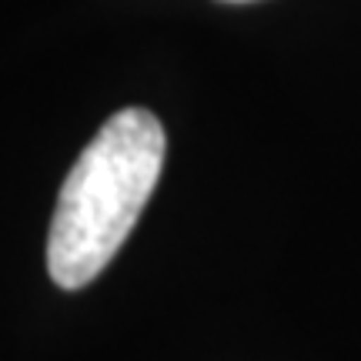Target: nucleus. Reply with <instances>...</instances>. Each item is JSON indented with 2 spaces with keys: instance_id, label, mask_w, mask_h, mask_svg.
<instances>
[{
  "instance_id": "f257e3e1",
  "label": "nucleus",
  "mask_w": 361,
  "mask_h": 361,
  "mask_svg": "<svg viewBox=\"0 0 361 361\" xmlns=\"http://www.w3.org/2000/svg\"><path fill=\"white\" fill-rule=\"evenodd\" d=\"M164 128L151 111L124 107L80 151L54 204L47 274L78 291L128 241L164 168Z\"/></svg>"
},
{
  "instance_id": "f03ea898",
  "label": "nucleus",
  "mask_w": 361,
  "mask_h": 361,
  "mask_svg": "<svg viewBox=\"0 0 361 361\" xmlns=\"http://www.w3.org/2000/svg\"><path fill=\"white\" fill-rule=\"evenodd\" d=\"M231 4H241V0H231Z\"/></svg>"
}]
</instances>
